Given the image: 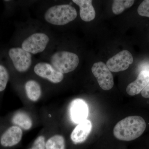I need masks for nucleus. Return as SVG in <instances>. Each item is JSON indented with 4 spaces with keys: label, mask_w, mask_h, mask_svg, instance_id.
I'll return each instance as SVG.
<instances>
[{
    "label": "nucleus",
    "mask_w": 149,
    "mask_h": 149,
    "mask_svg": "<svg viewBox=\"0 0 149 149\" xmlns=\"http://www.w3.org/2000/svg\"><path fill=\"white\" fill-rule=\"evenodd\" d=\"M146 128V121L141 116H128L117 123L113 128V135L120 141H133L143 134Z\"/></svg>",
    "instance_id": "1"
},
{
    "label": "nucleus",
    "mask_w": 149,
    "mask_h": 149,
    "mask_svg": "<svg viewBox=\"0 0 149 149\" xmlns=\"http://www.w3.org/2000/svg\"><path fill=\"white\" fill-rule=\"evenodd\" d=\"M77 17L76 9L68 4L59 5L48 9L45 15L46 21L56 25H65Z\"/></svg>",
    "instance_id": "2"
},
{
    "label": "nucleus",
    "mask_w": 149,
    "mask_h": 149,
    "mask_svg": "<svg viewBox=\"0 0 149 149\" xmlns=\"http://www.w3.org/2000/svg\"><path fill=\"white\" fill-rule=\"evenodd\" d=\"M52 65L63 74L72 72L77 68L79 58L76 54L67 51L56 52L51 58Z\"/></svg>",
    "instance_id": "3"
},
{
    "label": "nucleus",
    "mask_w": 149,
    "mask_h": 149,
    "mask_svg": "<svg viewBox=\"0 0 149 149\" xmlns=\"http://www.w3.org/2000/svg\"><path fill=\"white\" fill-rule=\"evenodd\" d=\"M92 71L100 88L104 91H109L114 85L113 76L106 64L102 61L93 64Z\"/></svg>",
    "instance_id": "4"
},
{
    "label": "nucleus",
    "mask_w": 149,
    "mask_h": 149,
    "mask_svg": "<svg viewBox=\"0 0 149 149\" xmlns=\"http://www.w3.org/2000/svg\"><path fill=\"white\" fill-rule=\"evenodd\" d=\"M49 42V37L43 33H36L23 41L22 48L29 53L37 54L45 49Z\"/></svg>",
    "instance_id": "5"
},
{
    "label": "nucleus",
    "mask_w": 149,
    "mask_h": 149,
    "mask_svg": "<svg viewBox=\"0 0 149 149\" xmlns=\"http://www.w3.org/2000/svg\"><path fill=\"white\" fill-rule=\"evenodd\" d=\"M8 54L14 66L19 72H25L29 69L32 63L30 53L22 48H13L9 51Z\"/></svg>",
    "instance_id": "6"
},
{
    "label": "nucleus",
    "mask_w": 149,
    "mask_h": 149,
    "mask_svg": "<svg viewBox=\"0 0 149 149\" xmlns=\"http://www.w3.org/2000/svg\"><path fill=\"white\" fill-rule=\"evenodd\" d=\"M133 62L131 53L128 50H123L109 58L106 65L111 72H118L128 69Z\"/></svg>",
    "instance_id": "7"
},
{
    "label": "nucleus",
    "mask_w": 149,
    "mask_h": 149,
    "mask_svg": "<svg viewBox=\"0 0 149 149\" xmlns=\"http://www.w3.org/2000/svg\"><path fill=\"white\" fill-rule=\"evenodd\" d=\"M34 71L38 76L47 79L52 83H58L63 80L64 75L54 68L52 65L40 62L35 65Z\"/></svg>",
    "instance_id": "8"
},
{
    "label": "nucleus",
    "mask_w": 149,
    "mask_h": 149,
    "mask_svg": "<svg viewBox=\"0 0 149 149\" xmlns=\"http://www.w3.org/2000/svg\"><path fill=\"white\" fill-rule=\"evenodd\" d=\"M88 113V104L82 99H75L70 105V116L72 122L74 123L79 124L86 120Z\"/></svg>",
    "instance_id": "9"
},
{
    "label": "nucleus",
    "mask_w": 149,
    "mask_h": 149,
    "mask_svg": "<svg viewBox=\"0 0 149 149\" xmlns=\"http://www.w3.org/2000/svg\"><path fill=\"white\" fill-rule=\"evenodd\" d=\"M149 83V70H143L140 72L136 80L130 83L126 88V93L130 96L138 95Z\"/></svg>",
    "instance_id": "10"
},
{
    "label": "nucleus",
    "mask_w": 149,
    "mask_h": 149,
    "mask_svg": "<svg viewBox=\"0 0 149 149\" xmlns=\"http://www.w3.org/2000/svg\"><path fill=\"white\" fill-rule=\"evenodd\" d=\"M92 123L86 119L80 123L74 128L70 138L74 144L81 143L86 141L92 130Z\"/></svg>",
    "instance_id": "11"
},
{
    "label": "nucleus",
    "mask_w": 149,
    "mask_h": 149,
    "mask_svg": "<svg viewBox=\"0 0 149 149\" xmlns=\"http://www.w3.org/2000/svg\"><path fill=\"white\" fill-rule=\"evenodd\" d=\"M22 131L17 126L10 127L1 137V144L3 146L12 147L17 145L21 141Z\"/></svg>",
    "instance_id": "12"
},
{
    "label": "nucleus",
    "mask_w": 149,
    "mask_h": 149,
    "mask_svg": "<svg viewBox=\"0 0 149 149\" xmlns=\"http://www.w3.org/2000/svg\"><path fill=\"white\" fill-rule=\"evenodd\" d=\"M72 2L80 7V17L83 21L90 22L95 18V11L92 0H73Z\"/></svg>",
    "instance_id": "13"
},
{
    "label": "nucleus",
    "mask_w": 149,
    "mask_h": 149,
    "mask_svg": "<svg viewBox=\"0 0 149 149\" xmlns=\"http://www.w3.org/2000/svg\"><path fill=\"white\" fill-rule=\"evenodd\" d=\"M25 89L27 97L30 100L36 102L41 97L42 89L37 81L33 80L27 81L25 84Z\"/></svg>",
    "instance_id": "14"
},
{
    "label": "nucleus",
    "mask_w": 149,
    "mask_h": 149,
    "mask_svg": "<svg viewBox=\"0 0 149 149\" xmlns=\"http://www.w3.org/2000/svg\"><path fill=\"white\" fill-rule=\"evenodd\" d=\"M12 121L15 124L25 130H29L32 127V121L31 118L24 112H17L13 117Z\"/></svg>",
    "instance_id": "15"
},
{
    "label": "nucleus",
    "mask_w": 149,
    "mask_h": 149,
    "mask_svg": "<svg viewBox=\"0 0 149 149\" xmlns=\"http://www.w3.org/2000/svg\"><path fill=\"white\" fill-rule=\"evenodd\" d=\"M134 2L135 1L133 0H115L112 5V10L114 14H120L126 9L131 7Z\"/></svg>",
    "instance_id": "16"
},
{
    "label": "nucleus",
    "mask_w": 149,
    "mask_h": 149,
    "mask_svg": "<svg viewBox=\"0 0 149 149\" xmlns=\"http://www.w3.org/2000/svg\"><path fill=\"white\" fill-rule=\"evenodd\" d=\"M46 149H65V141L61 135H55L48 139L46 143Z\"/></svg>",
    "instance_id": "17"
},
{
    "label": "nucleus",
    "mask_w": 149,
    "mask_h": 149,
    "mask_svg": "<svg viewBox=\"0 0 149 149\" xmlns=\"http://www.w3.org/2000/svg\"><path fill=\"white\" fill-rule=\"evenodd\" d=\"M9 78V75L7 70L4 67L0 65V92L6 89Z\"/></svg>",
    "instance_id": "18"
},
{
    "label": "nucleus",
    "mask_w": 149,
    "mask_h": 149,
    "mask_svg": "<svg viewBox=\"0 0 149 149\" xmlns=\"http://www.w3.org/2000/svg\"><path fill=\"white\" fill-rule=\"evenodd\" d=\"M138 13L141 16L149 17V0H145L140 4Z\"/></svg>",
    "instance_id": "19"
},
{
    "label": "nucleus",
    "mask_w": 149,
    "mask_h": 149,
    "mask_svg": "<svg viewBox=\"0 0 149 149\" xmlns=\"http://www.w3.org/2000/svg\"><path fill=\"white\" fill-rule=\"evenodd\" d=\"M32 149H46L45 139L44 136H41L35 139L32 148Z\"/></svg>",
    "instance_id": "20"
},
{
    "label": "nucleus",
    "mask_w": 149,
    "mask_h": 149,
    "mask_svg": "<svg viewBox=\"0 0 149 149\" xmlns=\"http://www.w3.org/2000/svg\"><path fill=\"white\" fill-rule=\"evenodd\" d=\"M141 95L145 98H149V83L141 92Z\"/></svg>",
    "instance_id": "21"
},
{
    "label": "nucleus",
    "mask_w": 149,
    "mask_h": 149,
    "mask_svg": "<svg viewBox=\"0 0 149 149\" xmlns=\"http://www.w3.org/2000/svg\"><path fill=\"white\" fill-rule=\"evenodd\" d=\"M32 149V148H31V149Z\"/></svg>",
    "instance_id": "22"
}]
</instances>
